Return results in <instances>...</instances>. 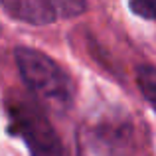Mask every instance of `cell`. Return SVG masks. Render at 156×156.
Segmentation results:
<instances>
[{"label":"cell","mask_w":156,"mask_h":156,"mask_svg":"<svg viewBox=\"0 0 156 156\" xmlns=\"http://www.w3.org/2000/svg\"><path fill=\"white\" fill-rule=\"evenodd\" d=\"M14 55L22 81L36 99L57 111L71 107L75 87L69 73L55 59L32 48H18Z\"/></svg>","instance_id":"1"},{"label":"cell","mask_w":156,"mask_h":156,"mask_svg":"<svg viewBox=\"0 0 156 156\" xmlns=\"http://www.w3.org/2000/svg\"><path fill=\"white\" fill-rule=\"evenodd\" d=\"M134 125L122 111L101 113L79 129L77 156H134Z\"/></svg>","instance_id":"2"},{"label":"cell","mask_w":156,"mask_h":156,"mask_svg":"<svg viewBox=\"0 0 156 156\" xmlns=\"http://www.w3.org/2000/svg\"><path fill=\"white\" fill-rule=\"evenodd\" d=\"M6 111L12 130L22 136L32 156H63V146L42 107L24 99L8 97Z\"/></svg>","instance_id":"3"},{"label":"cell","mask_w":156,"mask_h":156,"mask_svg":"<svg viewBox=\"0 0 156 156\" xmlns=\"http://www.w3.org/2000/svg\"><path fill=\"white\" fill-rule=\"evenodd\" d=\"M10 18L32 26H48L59 20L81 16L87 8L85 0H0Z\"/></svg>","instance_id":"4"},{"label":"cell","mask_w":156,"mask_h":156,"mask_svg":"<svg viewBox=\"0 0 156 156\" xmlns=\"http://www.w3.org/2000/svg\"><path fill=\"white\" fill-rule=\"evenodd\" d=\"M136 83L140 87V93L144 95V99L156 111V67H152V65H140L136 69Z\"/></svg>","instance_id":"5"},{"label":"cell","mask_w":156,"mask_h":156,"mask_svg":"<svg viewBox=\"0 0 156 156\" xmlns=\"http://www.w3.org/2000/svg\"><path fill=\"white\" fill-rule=\"evenodd\" d=\"M133 14L156 24V0H129Z\"/></svg>","instance_id":"6"}]
</instances>
